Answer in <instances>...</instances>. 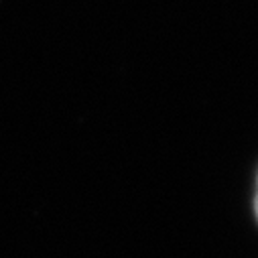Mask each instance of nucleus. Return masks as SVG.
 Here are the masks:
<instances>
[{
	"mask_svg": "<svg viewBox=\"0 0 258 258\" xmlns=\"http://www.w3.org/2000/svg\"><path fill=\"white\" fill-rule=\"evenodd\" d=\"M254 202H258V193H256V200H254Z\"/></svg>",
	"mask_w": 258,
	"mask_h": 258,
	"instance_id": "1",
	"label": "nucleus"
}]
</instances>
